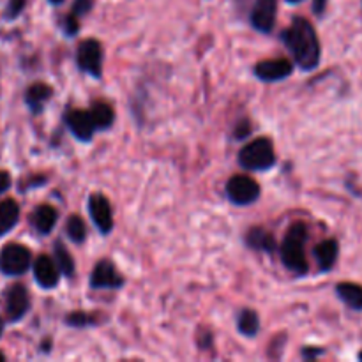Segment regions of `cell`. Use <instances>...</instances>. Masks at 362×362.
I'll return each instance as SVG.
<instances>
[{"label":"cell","instance_id":"6da1fadb","mask_svg":"<svg viewBox=\"0 0 362 362\" xmlns=\"http://www.w3.org/2000/svg\"><path fill=\"white\" fill-rule=\"evenodd\" d=\"M283 42L292 53L293 60L303 71L317 69L320 64L322 48L317 30L313 25L303 16H296L292 25L281 34Z\"/></svg>","mask_w":362,"mask_h":362},{"label":"cell","instance_id":"7a4b0ae2","mask_svg":"<svg viewBox=\"0 0 362 362\" xmlns=\"http://www.w3.org/2000/svg\"><path fill=\"white\" fill-rule=\"evenodd\" d=\"M308 240V226L304 223H293L286 232L285 239H283L281 247H279V255H281V262L288 271L293 274L304 276L310 271L308 265L306 253H304V244Z\"/></svg>","mask_w":362,"mask_h":362},{"label":"cell","instance_id":"3957f363","mask_svg":"<svg viewBox=\"0 0 362 362\" xmlns=\"http://www.w3.org/2000/svg\"><path fill=\"white\" fill-rule=\"evenodd\" d=\"M276 163L274 147L269 138H257L239 152V165L251 172H264Z\"/></svg>","mask_w":362,"mask_h":362},{"label":"cell","instance_id":"277c9868","mask_svg":"<svg viewBox=\"0 0 362 362\" xmlns=\"http://www.w3.org/2000/svg\"><path fill=\"white\" fill-rule=\"evenodd\" d=\"M226 197L233 205H251L260 198V186L247 175H233L226 182Z\"/></svg>","mask_w":362,"mask_h":362},{"label":"cell","instance_id":"5b68a950","mask_svg":"<svg viewBox=\"0 0 362 362\" xmlns=\"http://www.w3.org/2000/svg\"><path fill=\"white\" fill-rule=\"evenodd\" d=\"M32 264V255L28 247L21 244H7L0 251V271L6 276H21L28 271Z\"/></svg>","mask_w":362,"mask_h":362},{"label":"cell","instance_id":"8992f818","mask_svg":"<svg viewBox=\"0 0 362 362\" xmlns=\"http://www.w3.org/2000/svg\"><path fill=\"white\" fill-rule=\"evenodd\" d=\"M76 64L80 71L99 80L103 74V48L95 39H87L78 46Z\"/></svg>","mask_w":362,"mask_h":362},{"label":"cell","instance_id":"52a82bcc","mask_svg":"<svg viewBox=\"0 0 362 362\" xmlns=\"http://www.w3.org/2000/svg\"><path fill=\"white\" fill-rule=\"evenodd\" d=\"M278 16V0H257L251 9V25L262 34L272 32Z\"/></svg>","mask_w":362,"mask_h":362},{"label":"cell","instance_id":"ba28073f","mask_svg":"<svg viewBox=\"0 0 362 362\" xmlns=\"http://www.w3.org/2000/svg\"><path fill=\"white\" fill-rule=\"evenodd\" d=\"M88 214L92 223L101 233H110L113 230V211L110 202L101 193H94L88 198Z\"/></svg>","mask_w":362,"mask_h":362},{"label":"cell","instance_id":"9c48e42d","mask_svg":"<svg viewBox=\"0 0 362 362\" xmlns=\"http://www.w3.org/2000/svg\"><path fill=\"white\" fill-rule=\"evenodd\" d=\"M124 285L122 276L117 272L115 265L108 260L95 264L90 274V288L94 290H117Z\"/></svg>","mask_w":362,"mask_h":362},{"label":"cell","instance_id":"30bf717a","mask_svg":"<svg viewBox=\"0 0 362 362\" xmlns=\"http://www.w3.org/2000/svg\"><path fill=\"white\" fill-rule=\"evenodd\" d=\"M293 73V64L288 59H272V60H262L255 67V74L258 80L267 81V83H274V81H281L288 78Z\"/></svg>","mask_w":362,"mask_h":362},{"label":"cell","instance_id":"8fae6325","mask_svg":"<svg viewBox=\"0 0 362 362\" xmlns=\"http://www.w3.org/2000/svg\"><path fill=\"white\" fill-rule=\"evenodd\" d=\"M30 308V297L23 285H14L7 290L6 313L9 322H20Z\"/></svg>","mask_w":362,"mask_h":362},{"label":"cell","instance_id":"7c38bea8","mask_svg":"<svg viewBox=\"0 0 362 362\" xmlns=\"http://www.w3.org/2000/svg\"><path fill=\"white\" fill-rule=\"evenodd\" d=\"M66 124L69 127L74 138L80 141H90L95 133L94 120H92L90 112H81V110H71L66 115Z\"/></svg>","mask_w":362,"mask_h":362},{"label":"cell","instance_id":"4fadbf2b","mask_svg":"<svg viewBox=\"0 0 362 362\" xmlns=\"http://www.w3.org/2000/svg\"><path fill=\"white\" fill-rule=\"evenodd\" d=\"M59 276L60 271L57 267L55 260H52L46 255H41V257L35 260L34 264V278L37 281V285L45 290H52L59 285Z\"/></svg>","mask_w":362,"mask_h":362},{"label":"cell","instance_id":"5bb4252c","mask_svg":"<svg viewBox=\"0 0 362 362\" xmlns=\"http://www.w3.org/2000/svg\"><path fill=\"white\" fill-rule=\"evenodd\" d=\"M313 255H315V258H317V264H318V267H320L322 272L332 271V267H334L336 260H338V255H339L338 240H334V239L322 240L320 244H317Z\"/></svg>","mask_w":362,"mask_h":362},{"label":"cell","instance_id":"9a60e30c","mask_svg":"<svg viewBox=\"0 0 362 362\" xmlns=\"http://www.w3.org/2000/svg\"><path fill=\"white\" fill-rule=\"evenodd\" d=\"M336 296L343 304L354 311H362V285L357 283H338L336 285Z\"/></svg>","mask_w":362,"mask_h":362},{"label":"cell","instance_id":"2e32d148","mask_svg":"<svg viewBox=\"0 0 362 362\" xmlns=\"http://www.w3.org/2000/svg\"><path fill=\"white\" fill-rule=\"evenodd\" d=\"M57 219H59V212L52 205H41L32 214V225L41 235H48L55 226Z\"/></svg>","mask_w":362,"mask_h":362},{"label":"cell","instance_id":"e0dca14e","mask_svg":"<svg viewBox=\"0 0 362 362\" xmlns=\"http://www.w3.org/2000/svg\"><path fill=\"white\" fill-rule=\"evenodd\" d=\"M246 244L251 250L264 251V253H274L278 250L276 239L264 228H251L246 235Z\"/></svg>","mask_w":362,"mask_h":362},{"label":"cell","instance_id":"ac0fdd59","mask_svg":"<svg viewBox=\"0 0 362 362\" xmlns=\"http://www.w3.org/2000/svg\"><path fill=\"white\" fill-rule=\"evenodd\" d=\"M52 95H53V90L49 85L35 83L32 85V87L27 90V94H25V103H27V106L32 110V112L39 113Z\"/></svg>","mask_w":362,"mask_h":362},{"label":"cell","instance_id":"d6986e66","mask_svg":"<svg viewBox=\"0 0 362 362\" xmlns=\"http://www.w3.org/2000/svg\"><path fill=\"white\" fill-rule=\"evenodd\" d=\"M20 219V207L14 200L0 202V237L6 235L7 232L16 226Z\"/></svg>","mask_w":362,"mask_h":362},{"label":"cell","instance_id":"ffe728a7","mask_svg":"<svg viewBox=\"0 0 362 362\" xmlns=\"http://www.w3.org/2000/svg\"><path fill=\"white\" fill-rule=\"evenodd\" d=\"M92 120H94L95 131H106L113 126V120H115V113L113 108L106 103H95L90 110Z\"/></svg>","mask_w":362,"mask_h":362},{"label":"cell","instance_id":"44dd1931","mask_svg":"<svg viewBox=\"0 0 362 362\" xmlns=\"http://www.w3.org/2000/svg\"><path fill=\"white\" fill-rule=\"evenodd\" d=\"M237 329L243 336L253 338L260 331V318L253 310H243L239 313V318H237Z\"/></svg>","mask_w":362,"mask_h":362},{"label":"cell","instance_id":"7402d4cb","mask_svg":"<svg viewBox=\"0 0 362 362\" xmlns=\"http://www.w3.org/2000/svg\"><path fill=\"white\" fill-rule=\"evenodd\" d=\"M53 260H55L57 267H59V271L62 272L64 276L71 278V276L74 274V260H73V257H71L69 251L64 247L62 243L55 244V251H53Z\"/></svg>","mask_w":362,"mask_h":362},{"label":"cell","instance_id":"603a6c76","mask_svg":"<svg viewBox=\"0 0 362 362\" xmlns=\"http://www.w3.org/2000/svg\"><path fill=\"white\" fill-rule=\"evenodd\" d=\"M66 232L74 244H81L85 243V237H87V226L80 216H71L66 225Z\"/></svg>","mask_w":362,"mask_h":362},{"label":"cell","instance_id":"cb8c5ba5","mask_svg":"<svg viewBox=\"0 0 362 362\" xmlns=\"http://www.w3.org/2000/svg\"><path fill=\"white\" fill-rule=\"evenodd\" d=\"M66 324L71 327H87V325L94 324V318L88 317L87 313H81V311H74V313L67 315Z\"/></svg>","mask_w":362,"mask_h":362},{"label":"cell","instance_id":"d4e9b609","mask_svg":"<svg viewBox=\"0 0 362 362\" xmlns=\"http://www.w3.org/2000/svg\"><path fill=\"white\" fill-rule=\"evenodd\" d=\"M92 6H94V0H74L73 14L76 18L83 16V14H87L92 9Z\"/></svg>","mask_w":362,"mask_h":362},{"label":"cell","instance_id":"484cf974","mask_svg":"<svg viewBox=\"0 0 362 362\" xmlns=\"http://www.w3.org/2000/svg\"><path fill=\"white\" fill-rule=\"evenodd\" d=\"M25 4H27V0H9V4H7L6 18H16L18 14L25 9Z\"/></svg>","mask_w":362,"mask_h":362},{"label":"cell","instance_id":"4316f807","mask_svg":"<svg viewBox=\"0 0 362 362\" xmlns=\"http://www.w3.org/2000/svg\"><path fill=\"white\" fill-rule=\"evenodd\" d=\"M78 30H80V25H78L76 16L71 14V16H67L66 20H64V32H66L67 35H76Z\"/></svg>","mask_w":362,"mask_h":362},{"label":"cell","instance_id":"83f0119b","mask_svg":"<svg viewBox=\"0 0 362 362\" xmlns=\"http://www.w3.org/2000/svg\"><path fill=\"white\" fill-rule=\"evenodd\" d=\"M324 356V349H318V346H306V349H303V357L304 359H317V357Z\"/></svg>","mask_w":362,"mask_h":362},{"label":"cell","instance_id":"f1b7e54d","mask_svg":"<svg viewBox=\"0 0 362 362\" xmlns=\"http://www.w3.org/2000/svg\"><path fill=\"white\" fill-rule=\"evenodd\" d=\"M251 133V126L247 120H243V122L237 124V129H235V138H239V140H243V138L250 136Z\"/></svg>","mask_w":362,"mask_h":362},{"label":"cell","instance_id":"f546056e","mask_svg":"<svg viewBox=\"0 0 362 362\" xmlns=\"http://www.w3.org/2000/svg\"><path fill=\"white\" fill-rule=\"evenodd\" d=\"M11 187V175L7 172H0V194L6 193Z\"/></svg>","mask_w":362,"mask_h":362},{"label":"cell","instance_id":"4dcf8cb0","mask_svg":"<svg viewBox=\"0 0 362 362\" xmlns=\"http://www.w3.org/2000/svg\"><path fill=\"white\" fill-rule=\"evenodd\" d=\"M327 2H329V0H313L315 14L322 16V14L325 13V7H327Z\"/></svg>","mask_w":362,"mask_h":362},{"label":"cell","instance_id":"1f68e13d","mask_svg":"<svg viewBox=\"0 0 362 362\" xmlns=\"http://www.w3.org/2000/svg\"><path fill=\"white\" fill-rule=\"evenodd\" d=\"M49 4H53V6H59V4H62L64 0H48Z\"/></svg>","mask_w":362,"mask_h":362},{"label":"cell","instance_id":"d6a6232c","mask_svg":"<svg viewBox=\"0 0 362 362\" xmlns=\"http://www.w3.org/2000/svg\"><path fill=\"white\" fill-rule=\"evenodd\" d=\"M2 332H4V322L2 318H0V336H2Z\"/></svg>","mask_w":362,"mask_h":362},{"label":"cell","instance_id":"836d02e7","mask_svg":"<svg viewBox=\"0 0 362 362\" xmlns=\"http://www.w3.org/2000/svg\"><path fill=\"white\" fill-rule=\"evenodd\" d=\"M286 2H288V4H300L303 0H286Z\"/></svg>","mask_w":362,"mask_h":362},{"label":"cell","instance_id":"e575fe53","mask_svg":"<svg viewBox=\"0 0 362 362\" xmlns=\"http://www.w3.org/2000/svg\"><path fill=\"white\" fill-rule=\"evenodd\" d=\"M4 361H6V357H4V354L0 352V362H4Z\"/></svg>","mask_w":362,"mask_h":362},{"label":"cell","instance_id":"d590c367","mask_svg":"<svg viewBox=\"0 0 362 362\" xmlns=\"http://www.w3.org/2000/svg\"><path fill=\"white\" fill-rule=\"evenodd\" d=\"M359 361H361V362H362V352H361V354H359Z\"/></svg>","mask_w":362,"mask_h":362}]
</instances>
